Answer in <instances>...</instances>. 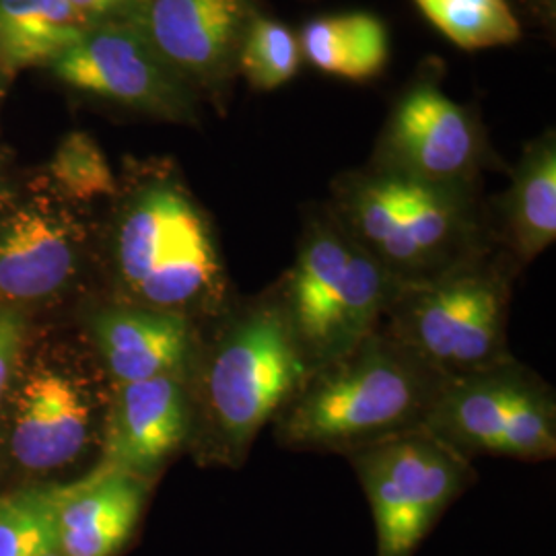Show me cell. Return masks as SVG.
Returning a JSON list of instances; mask_svg holds the SVG:
<instances>
[{"instance_id": "obj_1", "label": "cell", "mask_w": 556, "mask_h": 556, "mask_svg": "<svg viewBox=\"0 0 556 556\" xmlns=\"http://www.w3.org/2000/svg\"><path fill=\"white\" fill-rule=\"evenodd\" d=\"M309 369L273 285L238 298L206 326L188 379L194 433L204 462L241 468L260 431L299 390Z\"/></svg>"}, {"instance_id": "obj_2", "label": "cell", "mask_w": 556, "mask_h": 556, "mask_svg": "<svg viewBox=\"0 0 556 556\" xmlns=\"http://www.w3.org/2000/svg\"><path fill=\"white\" fill-rule=\"evenodd\" d=\"M445 376L376 330L303 379L273 420L285 450L340 454L425 429Z\"/></svg>"}, {"instance_id": "obj_3", "label": "cell", "mask_w": 556, "mask_h": 556, "mask_svg": "<svg viewBox=\"0 0 556 556\" xmlns=\"http://www.w3.org/2000/svg\"><path fill=\"white\" fill-rule=\"evenodd\" d=\"M114 266L124 299L208 326L239 298L215 225L181 179L155 174L122 202Z\"/></svg>"}, {"instance_id": "obj_4", "label": "cell", "mask_w": 556, "mask_h": 556, "mask_svg": "<svg viewBox=\"0 0 556 556\" xmlns=\"http://www.w3.org/2000/svg\"><path fill=\"white\" fill-rule=\"evenodd\" d=\"M330 211L397 285L438 277L495 248L478 188L365 169L332 184Z\"/></svg>"}, {"instance_id": "obj_5", "label": "cell", "mask_w": 556, "mask_h": 556, "mask_svg": "<svg viewBox=\"0 0 556 556\" xmlns=\"http://www.w3.org/2000/svg\"><path fill=\"white\" fill-rule=\"evenodd\" d=\"M273 289L299 353L314 371L378 330L397 282L330 206H318L305 217L291 268Z\"/></svg>"}, {"instance_id": "obj_6", "label": "cell", "mask_w": 556, "mask_h": 556, "mask_svg": "<svg viewBox=\"0 0 556 556\" xmlns=\"http://www.w3.org/2000/svg\"><path fill=\"white\" fill-rule=\"evenodd\" d=\"M516 264L495 245L438 277L397 285L378 330L445 378L511 361L507 340Z\"/></svg>"}, {"instance_id": "obj_7", "label": "cell", "mask_w": 556, "mask_h": 556, "mask_svg": "<svg viewBox=\"0 0 556 556\" xmlns=\"http://www.w3.org/2000/svg\"><path fill=\"white\" fill-rule=\"evenodd\" d=\"M425 429L468 459H555V390L517 358L445 378Z\"/></svg>"}, {"instance_id": "obj_8", "label": "cell", "mask_w": 556, "mask_h": 556, "mask_svg": "<svg viewBox=\"0 0 556 556\" xmlns=\"http://www.w3.org/2000/svg\"><path fill=\"white\" fill-rule=\"evenodd\" d=\"M371 505L376 556H413L439 517L477 480L472 459L427 429L381 439L344 456Z\"/></svg>"}, {"instance_id": "obj_9", "label": "cell", "mask_w": 556, "mask_h": 556, "mask_svg": "<svg viewBox=\"0 0 556 556\" xmlns=\"http://www.w3.org/2000/svg\"><path fill=\"white\" fill-rule=\"evenodd\" d=\"M50 66L64 85L80 93L169 122H192L197 116L192 85L124 17L91 23Z\"/></svg>"}, {"instance_id": "obj_10", "label": "cell", "mask_w": 556, "mask_h": 556, "mask_svg": "<svg viewBox=\"0 0 556 556\" xmlns=\"http://www.w3.org/2000/svg\"><path fill=\"white\" fill-rule=\"evenodd\" d=\"M369 165L427 184L478 188L486 147L466 108L438 80L420 79L397 101Z\"/></svg>"}, {"instance_id": "obj_11", "label": "cell", "mask_w": 556, "mask_h": 556, "mask_svg": "<svg viewBox=\"0 0 556 556\" xmlns=\"http://www.w3.org/2000/svg\"><path fill=\"white\" fill-rule=\"evenodd\" d=\"M254 15L250 0H139L124 20L186 83L219 87Z\"/></svg>"}, {"instance_id": "obj_12", "label": "cell", "mask_w": 556, "mask_h": 556, "mask_svg": "<svg viewBox=\"0 0 556 556\" xmlns=\"http://www.w3.org/2000/svg\"><path fill=\"white\" fill-rule=\"evenodd\" d=\"M89 328L116 386L155 378L188 381L206 332L204 324L184 314L132 303L101 307Z\"/></svg>"}, {"instance_id": "obj_13", "label": "cell", "mask_w": 556, "mask_h": 556, "mask_svg": "<svg viewBox=\"0 0 556 556\" xmlns=\"http://www.w3.org/2000/svg\"><path fill=\"white\" fill-rule=\"evenodd\" d=\"M192 433L194 406L188 381L118 383L105 425L103 464L151 480L192 441Z\"/></svg>"}, {"instance_id": "obj_14", "label": "cell", "mask_w": 556, "mask_h": 556, "mask_svg": "<svg viewBox=\"0 0 556 556\" xmlns=\"http://www.w3.org/2000/svg\"><path fill=\"white\" fill-rule=\"evenodd\" d=\"M80 229L56 208L31 202L0 220V298L41 299L77 270Z\"/></svg>"}, {"instance_id": "obj_15", "label": "cell", "mask_w": 556, "mask_h": 556, "mask_svg": "<svg viewBox=\"0 0 556 556\" xmlns=\"http://www.w3.org/2000/svg\"><path fill=\"white\" fill-rule=\"evenodd\" d=\"M151 480L100 466L62 486L59 551L62 556H116L139 526Z\"/></svg>"}, {"instance_id": "obj_16", "label": "cell", "mask_w": 556, "mask_h": 556, "mask_svg": "<svg viewBox=\"0 0 556 556\" xmlns=\"http://www.w3.org/2000/svg\"><path fill=\"white\" fill-rule=\"evenodd\" d=\"M91 433V406L79 386L56 371L25 381L11 433V452L29 470L73 462Z\"/></svg>"}, {"instance_id": "obj_17", "label": "cell", "mask_w": 556, "mask_h": 556, "mask_svg": "<svg viewBox=\"0 0 556 556\" xmlns=\"http://www.w3.org/2000/svg\"><path fill=\"white\" fill-rule=\"evenodd\" d=\"M495 243L517 268L546 252L556 239V139L544 132L517 161L511 184L498 202Z\"/></svg>"}, {"instance_id": "obj_18", "label": "cell", "mask_w": 556, "mask_h": 556, "mask_svg": "<svg viewBox=\"0 0 556 556\" xmlns=\"http://www.w3.org/2000/svg\"><path fill=\"white\" fill-rule=\"evenodd\" d=\"M89 25L71 0H0V60L13 68L50 64Z\"/></svg>"}, {"instance_id": "obj_19", "label": "cell", "mask_w": 556, "mask_h": 556, "mask_svg": "<svg viewBox=\"0 0 556 556\" xmlns=\"http://www.w3.org/2000/svg\"><path fill=\"white\" fill-rule=\"evenodd\" d=\"M299 43L301 54L316 68L342 79H371L388 62V31L371 13L312 20L305 23Z\"/></svg>"}, {"instance_id": "obj_20", "label": "cell", "mask_w": 556, "mask_h": 556, "mask_svg": "<svg viewBox=\"0 0 556 556\" xmlns=\"http://www.w3.org/2000/svg\"><path fill=\"white\" fill-rule=\"evenodd\" d=\"M420 13L462 50L519 40L521 25L507 0H415Z\"/></svg>"}, {"instance_id": "obj_21", "label": "cell", "mask_w": 556, "mask_h": 556, "mask_svg": "<svg viewBox=\"0 0 556 556\" xmlns=\"http://www.w3.org/2000/svg\"><path fill=\"white\" fill-rule=\"evenodd\" d=\"M62 486L0 497V556H48L59 551Z\"/></svg>"}, {"instance_id": "obj_22", "label": "cell", "mask_w": 556, "mask_h": 556, "mask_svg": "<svg viewBox=\"0 0 556 556\" xmlns=\"http://www.w3.org/2000/svg\"><path fill=\"white\" fill-rule=\"evenodd\" d=\"M299 38L282 23L254 15L239 46V73L260 91H273L298 75L301 66Z\"/></svg>"}, {"instance_id": "obj_23", "label": "cell", "mask_w": 556, "mask_h": 556, "mask_svg": "<svg viewBox=\"0 0 556 556\" xmlns=\"http://www.w3.org/2000/svg\"><path fill=\"white\" fill-rule=\"evenodd\" d=\"M50 176L68 199L79 202L118 194L110 161L93 137L80 130L62 139L50 161Z\"/></svg>"}, {"instance_id": "obj_24", "label": "cell", "mask_w": 556, "mask_h": 556, "mask_svg": "<svg viewBox=\"0 0 556 556\" xmlns=\"http://www.w3.org/2000/svg\"><path fill=\"white\" fill-rule=\"evenodd\" d=\"M25 340V319L13 307H0V397L4 394Z\"/></svg>"}, {"instance_id": "obj_25", "label": "cell", "mask_w": 556, "mask_h": 556, "mask_svg": "<svg viewBox=\"0 0 556 556\" xmlns=\"http://www.w3.org/2000/svg\"><path fill=\"white\" fill-rule=\"evenodd\" d=\"M139 0H71L83 17L96 23L103 20L126 17Z\"/></svg>"}, {"instance_id": "obj_26", "label": "cell", "mask_w": 556, "mask_h": 556, "mask_svg": "<svg viewBox=\"0 0 556 556\" xmlns=\"http://www.w3.org/2000/svg\"><path fill=\"white\" fill-rule=\"evenodd\" d=\"M48 556H62L60 555V551H54V553H50Z\"/></svg>"}]
</instances>
